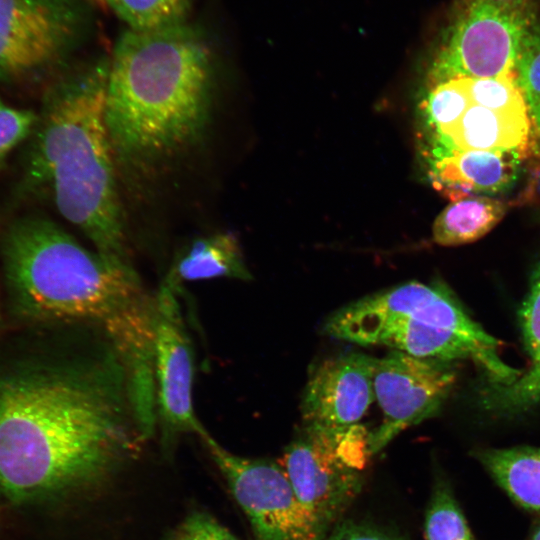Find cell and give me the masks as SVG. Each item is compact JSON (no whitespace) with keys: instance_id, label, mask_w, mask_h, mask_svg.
<instances>
[{"instance_id":"1","label":"cell","mask_w":540,"mask_h":540,"mask_svg":"<svg viewBox=\"0 0 540 540\" xmlns=\"http://www.w3.org/2000/svg\"><path fill=\"white\" fill-rule=\"evenodd\" d=\"M145 440L106 340L0 370V496L38 502L99 484Z\"/></svg>"},{"instance_id":"2","label":"cell","mask_w":540,"mask_h":540,"mask_svg":"<svg viewBox=\"0 0 540 540\" xmlns=\"http://www.w3.org/2000/svg\"><path fill=\"white\" fill-rule=\"evenodd\" d=\"M214 52L182 22L126 29L109 57L105 121L122 185H148L205 140L216 100Z\"/></svg>"},{"instance_id":"3","label":"cell","mask_w":540,"mask_h":540,"mask_svg":"<svg viewBox=\"0 0 540 540\" xmlns=\"http://www.w3.org/2000/svg\"><path fill=\"white\" fill-rule=\"evenodd\" d=\"M2 252L8 283L25 314L91 326L114 347L136 387L153 385L155 299L131 262L91 251L35 215L8 227Z\"/></svg>"},{"instance_id":"4","label":"cell","mask_w":540,"mask_h":540,"mask_svg":"<svg viewBox=\"0 0 540 540\" xmlns=\"http://www.w3.org/2000/svg\"><path fill=\"white\" fill-rule=\"evenodd\" d=\"M108 58L56 79L44 95L24 166L28 188L102 255L131 262L122 183L105 121Z\"/></svg>"},{"instance_id":"5","label":"cell","mask_w":540,"mask_h":540,"mask_svg":"<svg viewBox=\"0 0 540 540\" xmlns=\"http://www.w3.org/2000/svg\"><path fill=\"white\" fill-rule=\"evenodd\" d=\"M540 41L533 0L466 2L432 62L431 85L454 78L517 75Z\"/></svg>"},{"instance_id":"6","label":"cell","mask_w":540,"mask_h":540,"mask_svg":"<svg viewBox=\"0 0 540 540\" xmlns=\"http://www.w3.org/2000/svg\"><path fill=\"white\" fill-rule=\"evenodd\" d=\"M389 318H407L451 332L475 350L478 364L500 386L509 385L521 374L507 365L498 350L501 342L477 324L443 287L411 281L366 296L334 312L324 330Z\"/></svg>"},{"instance_id":"7","label":"cell","mask_w":540,"mask_h":540,"mask_svg":"<svg viewBox=\"0 0 540 540\" xmlns=\"http://www.w3.org/2000/svg\"><path fill=\"white\" fill-rule=\"evenodd\" d=\"M279 464L324 536L361 489L364 461L353 452L342 430L305 427Z\"/></svg>"},{"instance_id":"8","label":"cell","mask_w":540,"mask_h":540,"mask_svg":"<svg viewBox=\"0 0 540 540\" xmlns=\"http://www.w3.org/2000/svg\"><path fill=\"white\" fill-rule=\"evenodd\" d=\"M258 540H322L279 463L235 455L202 439Z\"/></svg>"},{"instance_id":"9","label":"cell","mask_w":540,"mask_h":540,"mask_svg":"<svg viewBox=\"0 0 540 540\" xmlns=\"http://www.w3.org/2000/svg\"><path fill=\"white\" fill-rule=\"evenodd\" d=\"M154 387L156 422L163 444L179 435H209L193 408L194 352L176 299V291L162 285L155 298Z\"/></svg>"},{"instance_id":"10","label":"cell","mask_w":540,"mask_h":540,"mask_svg":"<svg viewBox=\"0 0 540 540\" xmlns=\"http://www.w3.org/2000/svg\"><path fill=\"white\" fill-rule=\"evenodd\" d=\"M442 363L399 351L375 359L373 391L383 420L369 435L371 455L436 413L455 382V373Z\"/></svg>"},{"instance_id":"11","label":"cell","mask_w":540,"mask_h":540,"mask_svg":"<svg viewBox=\"0 0 540 540\" xmlns=\"http://www.w3.org/2000/svg\"><path fill=\"white\" fill-rule=\"evenodd\" d=\"M78 24L72 0H0V80L54 63L73 41Z\"/></svg>"},{"instance_id":"12","label":"cell","mask_w":540,"mask_h":540,"mask_svg":"<svg viewBox=\"0 0 540 540\" xmlns=\"http://www.w3.org/2000/svg\"><path fill=\"white\" fill-rule=\"evenodd\" d=\"M375 359L362 353L329 358L311 375L301 401L305 427L335 431L353 425L375 400Z\"/></svg>"},{"instance_id":"13","label":"cell","mask_w":540,"mask_h":540,"mask_svg":"<svg viewBox=\"0 0 540 540\" xmlns=\"http://www.w3.org/2000/svg\"><path fill=\"white\" fill-rule=\"evenodd\" d=\"M431 137L430 158L467 150L531 155L540 145L528 110H494L472 103L453 124Z\"/></svg>"},{"instance_id":"14","label":"cell","mask_w":540,"mask_h":540,"mask_svg":"<svg viewBox=\"0 0 540 540\" xmlns=\"http://www.w3.org/2000/svg\"><path fill=\"white\" fill-rule=\"evenodd\" d=\"M526 156L529 154L516 151H453L430 158L429 175L434 188L451 201L490 196L515 184Z\"/></svg>"},{"instance_id":"15","label":"cell","mask_w":540,"mask_h":540,"mask_svg":"<svg viewBox=\"0 0 540 540\" xmlns=\"http://www.w3.org/2000/svg\"><path fill=\"white\" fill-rule=\"evenodd\" d=\"M324 332L361 345H385L418 358L443 362L471 359L478 363L477 353L465 340L413 319L389 318L337 326Z\"/></svg>"},{"instance_id":"16","label":"cell","mask_w":540,"mask_h":540,"mask_svg":"<svg viewBox=\"0 0 540 540\" xmlns=\"http://www.w3.org/2000/svg\"><path fill=\"white\" fill-rule=\"evenodd\" d=\"M215 278L252 279L238 238L231 231L213 232L189 242L174 259L163 284L177 291L183 282Z\"/></svg>"},{"instance_id":"17","label":"cell","mask_w":540,"mask_h":540,"mask_svg":"<svg viewBox=\"0 0 540 540\" xmlns=\"http://www.w3.org/2000/svg\"><path fill=\"white\" fill-rule=\"evenodd\" d=\"M529 366L511 384L500 386L492 404L519 410L540 402V261L533 270L530 288L519 313Z\"/></svg>"},{"instance_id":"18","label":"cell","mask_w":540,"mask_h":540,"mask_svg":"<svg viewBox=\"0 0 540 540\" xmlns=\"http://www.w3.org/2000/svg\"><path fill=\"white\" fill-rule=\"evenodd\" d=\"M478 460L509 497L524 509L540 512V449H486Z\"/></svg>"},{"instance_id":"19","label":"cell","mask_w":540,"mask_h":540,"mask_svg":"<svg viewBox=\"0 0 540 540\" xmlns=\"http://www.w3.org/2000/svg\"><path fill=\"white\" fill-rule=\"evenodd\" d=\"M508 203L487 195L452 201L435 218L432 237L441 246H458L479 240L506 215Z\"/></svg>"},{"instance_id":"20","label":"cell","mask_w":540,"mask_h":540,"mask_svg":"<svg viewBox=\"0 0 540 540\" xmlns=\"http://www.w3.org/2000/svg\"><path fill=\"white\" fill-rule=\"evenodd\" d=\"M132 30H153L186 22L190 0H104Z\"/></svg>"},{"instance_id":"21","label":"cell","mask_w":540,"mask_h":540,"mask_svg":"<svg viewBox=\"0 0 540 540\" xmlns=\"http://www.w3.org/2000/svg\"><path fill=\"white\" fill-rule=\"evenodd\" d=\"M424 531L426 540H473L452 490L443 479L434 485L426 511Z\"/></svg>"},{"instance_id":"22","label":"cell","mask_w":540,"mask_h":540,"mask_svg":"<svg viewBox=\"0 0 540 540\" xmlns=\"http://www.w3.org/2000/svg\"><path fill=\"white\" fill-rule=\"evenodd\" d=\"M471 104L464 78L431 85L423 101L426 125L432 134L453 124Z\"/></svg>"},{"instance_id":"23","label":"cell","mask_w":540,"mask_h":540,"mask_svg":"<svg viewBox=\"0 0 540 540\" xmlns=\"http://www.w3.org/2000/svg\"><path fill=\"white\" fill-rule=\"evenodd\" d=\"M464 79L472 104L494 110H528L517 75Z\"/></svg>"},{"instance_id":"24","label":"cell","mask_w":540,"mask_h":540,"mask_svg":"<svg viewBox=\"0 0 540 540\" xmlns=\"http://www.w3.org/2000/svg\"><path fill=\"white\" fill-rule=\"evenodd\" d=\"M37 118L33 111L11 107L0 99V165L17 145L31 136Z\"/></svg>"},{"instance_id":"25","label":"cell","mask_w":540,"mask_h":540,"mask_svg":"<svg viewBox=\"0 0 540 540\" xmlns=\"http://www.w3.org/2000/svg\"><path fill=\"white\" fill-rule=\"evenodd\" d=\"M516 74L540 143V41L519 64Z\"/></svg>"},{"instance_id":"26","label":"cell","mask_w":540,"mask_h":540,"mask_svg":"<svg viewBox=\"0 0 540 540\" xmlns=\"http://www.w3.org/2000/svg\"><path fill=\"white\" fill-rule=\"evenodd\" d=\"M167 540H237L231 532L206 513L194 512Z\"/></svg>"},{"instance_id":"27","label":"cell","mask_w":540,"mask_h":540,"mask_svg":"<svg viewBox=\"0 0 540 540\" xmlns=\"http://www.w3.org/2000/svg\"><path fill=\"white\" fill-rule=\"evenodd\" d=\"M322 540H402L377 527L344 522L334 527Z\"/></svg>"},{"instance_id":"28","label":"cell","mask_w":540,"mask_h":540,"mask_svg":"<svg viewBox=\"0 0 540 540\" xmlns=\"http://www.w3.org/2000/svg\"><path fill=\"white\" fill-rule=\"evenodd\" d=\"M540 201V159L531 168L526 185L518 197V203H534Z\"/></svg>"},{"instance_id":"29","label":"cell","mask_w":540,"mask_h":540,"mask_svg":"<svg viewBox=\"0 0 540 540\" xmlns=\"http://www.w3.org/2000/svg\"><path fill=\"white\" fill-rule=\"evenodd\" d=\"M529 540H540V524L536 527Z\"/></svg>"},{"instance_id":"30","label":"cell","mask_w":540,"mask_h":540,"mask_svg":"<svg viewBox=\"0 0 540 540\" xmlns=\"http://www.w3.org/2000/svg\"><path fill=\"white\" fill-rule=\"evenodd\" d=\"M96 3H97V4H101V5L105 4V3H104V0H96Z\"/></svg>"},{"instance_id":"31","label":"cell","mask_w":540,"mask_h":540,"mask_svg":"<svg viewBox=\"0 0 540 540\" xmlns=\"http://www.w3.org/2000/svg\"><path fill=\"white\" fill-rule=\"evenodd\" d=\"M474 1V0H466V2ZM492 1H507V0H492Z\"/></svg>"},{"instance_id":"32","label":"cell","mask_w":540,"mask_h":540,"mask_svg":"<svg viewBox=\"0 0 540 540\" xmlns=\"http://www.w3.org/2000/svg\"><path fill=\"white\" fill-rule=\"evenodd\" d=\"M90 1H93V2H95V3H96V0H90Z\"/></svg>"}]
</instances>
